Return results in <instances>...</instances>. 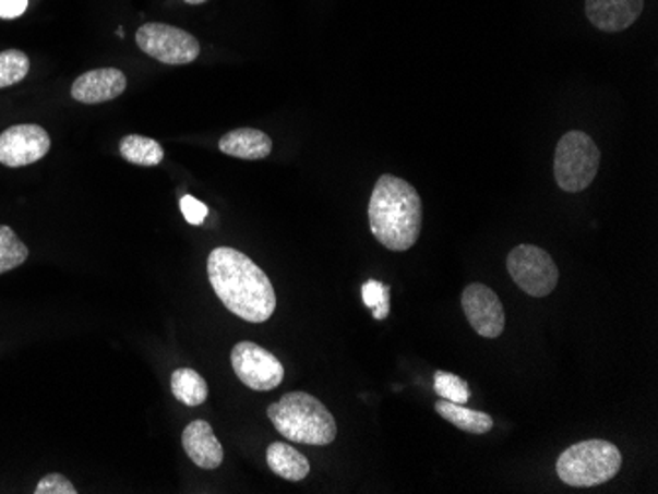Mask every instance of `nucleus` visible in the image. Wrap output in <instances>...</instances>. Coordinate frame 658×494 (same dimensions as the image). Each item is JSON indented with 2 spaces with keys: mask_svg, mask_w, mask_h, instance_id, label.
Listing matches in <instances>:
<instances>
[{
  "mask_svg": "<svg viewBox=\"0 0 658 494\" xmlns=\"http://www.w3.org/2000/svg\"><path fill=\"white\" fill-rule=\"evenodd\" d=\"M212 288L229 312L244 322L263 323L273 317L276 293L268 276L247 254L219 246L207 258Z\"/></svg>",
  "mask_w": 658,
  "mask_h": 494,
  "instance_id": "f257e3e1",
  "label": "nucleus"
},
{
  "mask_svg": "<svg viewBox=\"0 0 658 494\" xmlns=\"http://www.w3.org/2000/svg\"><path fill=\"white\" fill-rule=\"evenodd\" d=\"M422 200L410 183L391 173L381 176L369 202V227L388 251L405 253L422 231Z\"/></svg>",
  "mask_w": 658,
  "mask_h": 494,
  "instance_id": "f03ea898",
  "label": "nucleus"
},
{
  "mask_svg": "<svg viewBox=\"0 0 658 494\" xmlns=\"http://www.w3.org/2000/svg\"><path fill=\"white\" fill-rule=\"evenodd\" d=\"M266 414L276 432L295 444L330 445L337 437L334 415L312 394H284Z\"/></svg>",
  "mask_w": 658,
  "mask_h": 494,
  "instance_id": "7ed1b4c3",
  "label": "nucleus"
},
{
  "mask_svg": "<svg viewBox=\"0 0 658 494\" xmlns=\"http://www.w3.org/2000/svg\"><path fill=\"white\" fill-rule=\"evenodd\" d=\"M623 465L621 451L606 439H588L567 447L558 457L557 473L570 486H598L608 483Z\"/></svg>",
  "mask_w": 658,
  "mask_h": 494,
  "instance_id": "20e7f679",
  "label": "nucleus"
},
{
  "mask_svg": "<svg viewBox=\"0 0 658 494\" xmlns=\"http://www.w3.org/2000/svg\"><path fill=\"white\" fill-rule=\"evenodd\" d=\"M601 152L586 132L570 131L560 138L554 154V178L560 190L584 192L596 180Z\"/></svg>",
  "mask_w": 658,
  "mask_h": 494,
  "instance_id": "39448f33",
  "label": "nucleus"
},
{
  "mask_svg": "<svg viewBox=\"0 0 658 494\" xmlns=\"http://www.w3.org/2000/svg\"><path fill=\"white\" fill-rule=\"evenodd\" d=\"M513 282L533 298H545L558 286V266L552 256L535 244H518L506 256Z\"/></svg>",
  "mask_w": 658,
  "mask_h": 494,
  "instance_id": "423d86ee",
  "label": "nucleus"
},
{
  "mask_svg": "<svg viewBox=\"0 0 658 494\" xmlns=\"http://www.w3.org/2000/svg\"><path fill=\"white\" fill-rule=\"evenodd\" d=\"M136 44L146 56L168 65H188L200 56V41L190 32L148 22L136 32Z\"/></svg>",
  "mask_w": 658,
  "mask_h": 494,
  "instance_id": "0eeeda50",
  "label": "nucleus"
},
{
  "mask_svg": "<svg viewBox=\"0 0 658 494\" xmlns=\"http://www.w3.org/2000/svg\"><path fill=\"white\" fill-rule=\"evenodd\" d=\"M237 378L256 393H268L284 381V366L271 351L251 341H241L231 351Z\"/></svg>",
  "mask_w": 658,
  "mask_h": 494,
  "instance_id": "6e6552de",
  "label": "nucleus"
},
{
  "mask_svg": "<svg viewBox=\"0 0 658 494\" xmlns=\"http://www.w3.org/2000/svg\"><path fill=\"white\" fill-rule=\"evenodd\" d=\"M51 148L50 134L38 124H14L0 134V164L22 168L41 160Z\"/></svg>",
  "mask_w": 658,
  "mask_h": 494,
  "instance_id": "1a4fd4ad",
  "label": "nucleus"
},
{
  "mask_svg": "<svg viewBox=\"0 0 658 494\" xmlns=\"http://www.w3.org/2000/svg\"><path fill=\"white\" fill-rule=\"evenodd\" d=\"M462 310L474 332L487 339H495L505 332L503 303L486 284H469L462 293Z\"/></svg>",
  "mask_w": 658,
  "mask_h": 494,
  "instance_id": "9d476101",
  "label": "nucleus"
},
{
  "mask_svg": "<svg viewBox=\"0 0 658 494\" xmlns=\"http://www.w3.org/2000/svg\"><path fill=\"white\" fill-rule=\"evenodd\" d=\"M127 89V75L115 68L87 71L73 81L71 97L85 105H99L121 97Z\"/></svg>",
  "mask_w": 658,
  "mask_h": 494,
  "instance_id": "9b49d317",
  "label": "nucleus"
},
{
  "mask_svg": "<svg viewBox=\"0 0 658 494\" xmlns=\"http://www.w3.org/2000/svg\"><path fill=\"white\" fill-rule=\"evenodd\" d=\"M645 0H586L589 22L601 32L618 34L637 22Z\"/></svg>",
  "mask_w": 658,
  "mask_h": 494,
  "instance_id": "f8f14e48",
  "label": "nucleus"
},
{
  "mask_svg": "<svg viewBox=\"0 0 658 494\" xmlns=\"http://www.w3.org/2000/svg\"><path fill=\"white\" fill-rule=\"evenodd\" d=\"M182 445L186 455L202 469L213 471L224 463V447L205 420H195L183 430Z\"/></svg>",
  "mask_w": 658,
  "mask_h": 494,
  "instance_id": "ddd939ff",
  "label": "nucleus"
},
{
  "mask_svg": "<svg viewBox=\"0 0 658 494\" xmlns=\"http://www.w3.org/2000/svg\"><path fill=\"white\" fill-rule=\"evenodd\" d=\"M219 150L241 160H264L273 152V141L263 131L237 129L219 141Z\"/></svg>",
  "mask_w": 658,
  "mask_h": 494,
  "instance_id": "4468645a",
  "label": "nucleus"
},
{
  "mask_svg": "<svg viewBox=\"0 0 658 494\" xmlns=\"http://www.w3.org/2000/svg\"><path fill=\"white\" fill-rule=\"evenodd\" d=\"M266 463L271 467V471L278 477H283L286 481H304L310 474V463L304 455L295 449L292 445L280 444L274 442L266 449Z\"/></svg>",
  "mask_w": 658,
  "mask_h": 494,
  "instance_id": "2eb2a0df",
  "label": "nucleus"
},
{
  "mask_svg": "<svg viewBox=\"0 0 658 494\" xmlns=\"http://www.w3.org/2000/svg\"><path fill=\"white\" fill-rule=\"evenodd\" d=\"M435 412L447 420L450 424L456 425L457 430L467 434H487L493 427V418L486 412L469 410L464 403L450 402V400H438Z\"/></svg>",
  "mask_w": 658,
  "mask_h": 494,
  "instance_id": "dca6fc26",
  "label": "nucleus"
},
{
  "mask_svg": "<svg viewBox=\"0 0 658 494\" xmlns=\"http://www.w3.org/2000/svg\"><path fill=\"white\" fill-rule=\"evenodd\" d=\"M172 393L176 400L186 403V406H202L207 400V383L203 381L200 373L193 369H176L172 374Z\"/></svg>",
  "mask_w": 658,
  "mask_h": 494,
  "instance_id": "f3484780",
  "label": "nucleus"
},
{
  "mask_svg": "<svg viewBox=\"0 0 658 494\" xmlns=\"http://www.w3.org/2000/svg\"><path fill=\"white\" fill-rule=\"evenodd\" d=\"M121 156L131 164L136 166H158L164 160L163 146L153 138H146V136H139V134H129L121 141Z\"/></svg>",
  "mask_w": 658,
  "mask_h": 494,
  "instance_id": "a211bd4d",
  "label": "nucleus"
},
{
  "mask_svg": "<svg viewBox=\"0 0 658 494\" xmlns=\"http://www.w3.org/2000/svg\"><path fill=\"white\" fill-rule=\"evenodd\" d=\"M28 249L26 244L16 237L11 227L0 225V274L9 273L26 263Z\"/></svg>",
  "mask_w": 658,
  "mask_h": 494,
  "instance_id": "6ab92c4d",
  "label": "nucleus"
},
{
  "mask_svg": "<svg viewBox=\"0 0 658 494\" xmlns=\"http://www.w3.org/2000/svg\"><path fill=\"white\" fill-rule=\"evenodd\" d=\"M31 71V58L21 50L0 51V89L21 83Z\"/></svg>",
  "mask_w": 658,
  "mask_h": 494,
  "instance_id": "aec40b11",
  "label": "nucleus"
},
{
  "mask_svg": "<svg viewBox=\"0 0 658 494\" xmlns=\"http://www.w3.org/2000/svg\"><path fill=\"white\" fill-rule=\"evenodd\" d=\"M434 390L442 400H450V402L467 403L471 398L466 381L446 371H435Z\"/></svg>",
  "mask_w": 658,
  "mask_h": 494,
  "instance_id": "412c9836",
  "label": "nucleus"
},
{
  "mask_svg": "<svg viewBox=\"0 0 658 494\" xmlns=\"http://www.w3.org/2000/svg\"><path fill=\"white\" fill-rule=\"evenodd\" d=\"M363 302L369 310H373L375 320H385L391 312V288L376 280H367L363 286Z\"/></svg>",
  "mask_w": 658,
  "mask_h": 494,
  "instance_id": "4be33fe9",
  "label": "nucleus"
},
{
  "mask_svg": "<svg viewBox=\"0 0 658 494\" xmlns=\"http://www.w3.org/2000/svg\"><path fill=\"white\" fill-rule=\"evenodd\" d=\"M36 494H77L75 486L63 474H46L40 483L36 484Z\"/></svg>",
  "mask_w": 658,
  "mask_h": 494,
  "instance_id": "5701e85b",
  "label": "nucleus"
},
{
  "mask_svg": "<svg viewBox=\"0 0 658 494\" xmlns=\"http://www.w3.org/2000/svg\"><path fill=\"white\" fill-rule=\"evenodd\" d=\"M180 209H182L186 221L192 222V225H202L205 221V217L210 215L207 205L200 202V200H195L193 195H183L182 200H180Z\"/></svg>",
  "mask_w": 658,
  "mask_h": 494,
  "instance_id": "b1692460",
  "label": "nucleus"
},
{
  "mask_svg": "<svg viewBox=\"0 0 658 494\" xmlns=\"http://www.w3.org/2000/svg\"><path fill=\"white\" fill-rule=\"evenodd\" d=\"M28 9V0H0V19L12 21L19 19Z\"/></svg>",
  "mask_w": 658,
  "mask_h": 494,
  "instance_id": "393cba45",
  "label": "nucleus"
},
{
  "mask_svg": "<svg viewBox=\"0 0 658 494\" xmlns=\"http://www.w3.org/2000/svg\"><path fill=\"white\" fill-rule=\"evenodd\" d=\"M183 2H188V4H202L205 0H183Z\"/></svg>",
  "mask_w": 658,
  "mask_h": 494,
  "instance_id": "a878e982",
  "label": "nucleus"
}]
</instances>
